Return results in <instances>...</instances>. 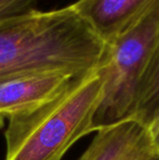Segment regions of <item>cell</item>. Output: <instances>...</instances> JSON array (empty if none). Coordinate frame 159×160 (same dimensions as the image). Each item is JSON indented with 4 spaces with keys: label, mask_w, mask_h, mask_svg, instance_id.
Listing matches in <instances>:
<instances>
[{
    "label": "cell",
    "mask_w": 159,
    "mask_h": 160,
    "mask_svg": "<svg viewBox=\"0 0 159 160\" xmlns=\"http://www.w3.org/2000/svg\"><path fill=\"white\" fill-rule=\"evenodd\" d=\"M106 44L71 4L0 21V82L35 72L81 76L99 65Z\"/></svg>",
    "instance_id": "6da1fadb"
},
{
    "label": "cell",
    "mask_w": 159,
    "mask_h": 160,
    "mask_svg": "<svg viewBox=\"0 0 159 160\" xmlns=\"http://www.w3.org/2000/svg\"><path fill=\"white\" fill-rule=\"evenodd\" d=\"M104 96L99 68L75 78L33 112L9 119L4 160H62L85 135L95 133V117Z\"/></svg>",
    "instance_id": "7a4b0ae2"
},
{
    "label": "cell",
    "mask_w": 159,
    "mask_h": 160,
    "mask_svg": "<svg viewBox=\"0 0 159 160\" xmlns=\"http://www.w3.org/2000/svg\"><path fill=\"white\" fill-rule=\"evenodd\" d=\"M159 39V0L106 44L98 68L104 96L95 117V133L131 118L141 81Z\"/></svg>",
    "instance_id": "3957f363"
},
{
    "label": "cell",
    "mask_w": 159,
    "mask_h": 160,
    "mask_svg": "<svg viewBox=\"0 0 159 160\" xmlns=\"http://www.w3.org/2000/svg\"><path fill=\"white\" fill-rule=\"evenodd\" d=\"M75 78L67 72L44 71L0 82V114L10 119L35 111L59 96Z\"/></svg>",
    "instance_id": "277c9868"
},
{
    "label": "cell",
    "mask_w": 159,
    "mask_h": 160,
    "mask_svg": "<svg viewBox=\"0 0 159 160\" xmlns=\"http://www.w3.org/2000/svg\"><path fill=\"white\" fill-rule=\"evenodd\" d=\"M158 154L151 131L127 119L98 130L79 160H151Z\"/></svg>",
    "instance_id": "5b68a950"
},
{
    "label": "cell",
    "mask_w": 159,
    "mask_h": 160,
    "mask_svg": "<svg viewBox=\"0 0 159 160\" xmlns=\"http://www.w3.org/2000/svg\"><path fill=\"white\" fill-rule=\"evenodd\" d=\"M156 0H77L74 11L105 42H109Z\"/></svg>",
    "instance_id": "8992f818"
},
{
    "label": "cell",
    "mask_w": 159,
    "mask_h": 160,
    "mask_svg": "<svg viewBox=\"0 0 159 160\" xmlns=\"http://www.w3.org/2000/svg\"><path fill=\"white\" fill-rule=\"evenodd\" d=\"M149 131L159 121V39L137 91L131 118Z\"/></svg>",
    "instance_id": "52a82bcc"
},
{
    "label": "cell",
    "mask_w": 159,
    "mask_h": 160,
    "mask_svg": "<svg viewBox=\"0 0 159 160\" xmlns=\"http://www.w3.org/2000/svg\"><path fill=\"white\" fill-rule=\"evenodd\" d=\"M151 133H152V136H153L154 144H155L157 149L159 150V121L152 128Z\"/></svg>",
    "instance_id": "ba28073f"
},
{
    "label": "cell",
    "mask_w": 159,
    "mask_h": 160,
    "mask_svg": "<svg viewBox=\"0 0 159 160\" xmlns=\"http://www.w3.org/2000/svg\"><path fill=\"white\" fill-rule=\"evenodd\" d=\"M4 127V118L0 114V130Z\"/></svg>",
    "instance_id": "9c48e42d"
}]
</instances>
